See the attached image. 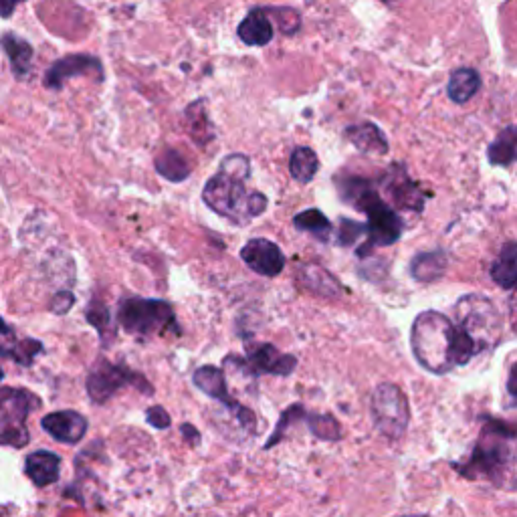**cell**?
Here are the masks:
<instances>
[{
  "instance_id": "cell-32",
  "label": "cell",
  "mask_w": 517,
  "mask_h": 517,
  "mask_svg": "<svg viewBox=\"0 0 517 517\" xmlns=\"http://www.w3.org/2000/svg\"><path fill=\"white\" fill-rule=\"evenodd\" d=\"M146 419H148V423H150L152 427H156V429H168V427H170V415H168V412H166L162 406H152V408H148Z\"/></svg>"
},
{
  "instance_id": "cell-16",
  "label": "cell",
  "mask_w": 517,
  "mask_h": 517,
  "mask_svg": "<svg viewBox=\"0 0 517 517\" xmlns=\"http://www.w3.org/2000/svg\"><path fill=\"white\" fill-rule=\"evenodd\" d=\"M237 35L249 47L269 45L273 35H275V29H273V23H271V17H269L267 9H259V7L253 9L241 21V25L237 29Z\"/></svg>"
},
{
  "instance_id": "cell-30",
  "label": "cell",
  "mask_w": 517,
  "mask_h": 517,
  "mask_svg": "<svg viewBox=\"0 0 517 517\" xmlns=\"http://www.w3.org/2000/svg\"><path fill=\"white\" fill-rule=\"evenodd\" d=\"M309 427L320 437V439H328V441H336L340 439V427L332 417H312L309 421Z\"/></svg>"
},
{
  "instance_id": "cell-6",
  "label": "cell",
  "mask_w": 517,
  "mask_h": 517,
  "mask_svg": "<svg viewBox=\"0 0 517 517\" xmlns=\"http://www.w3.org/2000/svg\"><path fill=\"white\" fill-rule=\"evenodd\" d=\"M120 326L138 338H150L168 330L178 332L172 307L162 299L126 297L118 309Z\"/></svg>"
},
{
  "instance_id": "cell-24",
  "label": "cell",
  "mask_w": 517,
  "mask_h": 517,
  "mask_svg": "<svg viewBox=\"0 0 517 517\" xmlns=\"http://www.w3.org/2000/svg\"><path fill=\"white\" fill-rule=\"evenodd\" d=\"M299 281L307 289H312L314 293H320V295L336 297L340 293L338 281L326 269H322L318 265H303L299 269Z\"/></svg>"
},
{
  "instance_id": "cell-23",
  "label": "cell",
  "mask_w": 517,
  "mask_h": 517,
  "mask_svg": "<svg viewBox=\"0 0 517 517\" xmlns=\"http://www.w3.org/2000/svg\"><path fill=\"white\" fill-rule=\"evenodd\" d=\"M318 170H320V160H318V154L312 148L299 146L291 152L289 172H291L293 180H297L301 184H307V182H312L316 178Z\"/></svg>"
},
{
  "instance_id": "cell-35",
  "label": "cell",
  "mask_w": 517,
  "mask_h": 517,
  "mask_svg": "<svg viewBox=\"0 0 517 517\" xmlns=\"http://www.w3.org/2000/svg\"><path fill=\"white\" fill-rule=\"evenodd\" d=\"M0 338H13V330L7 326L3 318H0Z\"/></svg>"
},
{
  "instance_id": "cell-21",
  "label": "cell",
  "mask_w": 517,
  "mask_h": 517,
  "mask_svg": "<svg viewBox=\"0 0 517 517\" xmlns=\"http://www.w3.org/2000/svg\"><path fill=\"white\" fill-rule=\"evenodd\" d=\"M479 89H481V77L475 69L461 67V69L453 71L449 77L447 93L455 103H459V106L461 103H467L469 99H473Z\"/></svg>"
},
{
  "instance_id": "cell-10",
  "label": "cell",
  "mask_w": 517,
  "mask_h": 517,
  "mask_svg": "<svg viewBox=\"0 0 517 517\" xmlns=\"http://www.w3.org/2000/svg\"><path fill=\"white\" fill-rule=\"evenodd\" d=\"M192 380H194V384H196L204 394H209L211 398H215V400L223 402L225 406H229L233 412H237V417H239L243 423H247L251 429L255 427V417L251 415V412H249L245 406H241L235 398H231L229 386H227V380H225V374H223L219 368H215V366H202V368H198V370L194 372Z\"/></svg>"
},
{
  "instance_id": "cell-12",
  "label": "cell",
  "mask_w": 517,
  "mask_h": 517,
  "mask_svg": "<svg viewBox=\"0 0 517 517\" xmlns=\"http://www.w3.org/2000/svg\"><path fill=\"white\" fill-rule=\"evenodd\" d=\"M382 186L392 200L394 206L406 211H423V194L421 188L408 178V174L402 168H392L384 178Z\"/></svg>"
},
{
  "instance_id": "cell-2",
  "label": "cell",
  "mask_w": 517,
  "mask_h": 517,
  "mask_svg": "<svg viewBox=\"0 0 517 517\" xmlns=\"http://www.w3.org/2000/svg\"><path fill=\"white\" fill-rule=\"evenodd\" d=\"M410 346L419 364L433 374H447L477 356L463 332L439 312L417 316L410 332Z\"/></svg>"
},
{
  "instance_id": "cell-13",
  "label": "cell",
  "mask_w": 517,
  "mask_h": 517,
  "mask_svg": "<svg viewBox=\"0 0 517 517\" xmlns=\"http://www.w3.org/2000/svg\"><path fill=\"white\" fill-rule=\"evenodd\" d=\"M101 75V63L99 59L91 55H67L59 61H55L45 75V85L49 89H61L65 81L79 75Z\"/></svg>"
},
{
  "instance_id": "cell-26",
  "label": "cell",
  "mask_w": 517,
  "mask_h": 517,
  "mask_svg": "<svg viewBox=\"0 0 517 517\" xmlns=\"http://www.w3.org/2000/svg\"><path fill=\"white\" fill-rule=\"evenodd\" d=\"M515 144H517V136H515V126H507L505 130L499 132V136L493 140V144L489 146L487 154H489V162L493 166H501V168H509L515 162Z\"/></svg>"
},
{
  "instance_id": "cell-27",
  "label": "cell",
  "mask_w": 517,
  "mask_h": 517,
  "mask_svg": "<svg viewBox=\"0 0 517 517\" xmlns=\"http://www.w3.org/2000/svg\"><path fill=\"white\" fill-rule=\"evenodd\" d=\"M156 170L170 182H184L190 176V166L176 150H166L156 158Z\"/></svg>"
},
{
  "instance_id": "cell-29",
  "label": "cell",
  "mask_w": 517,
  "mask_h": 517,
  "mask_svg": "<svg viewBox=\"0 0 517 517\" xmlns=\"http://www.w3.org/2000/svg\"><path fill=\"white\" fill-rule=\"evenodd\" d=\"M364 233H366V225L350 221V219H342L336 243L342 245V247H352Z\"/></svg>"
},
{
  "instance_id": "cell-3",
  "label": "cell",
  "mask_w": 517,
  "mask_h": 517,
  "mask_svg": "<svg viewBox=\"0 0 517 517\" xmlns=\"http://www.w3.org/2000/svg\"><path fill=\"white\" fill-rule=\"evenodd\" d=\"M338 192L348 204H352L354 209H358L368 217V223H366L368 243L358 249L360 257L368 255L376 247H390L402 237L404 233L402 219L396 215V211L390 204L382 200L378 190L368 180L358 176L342 178L338 182Z\"/></svg>"
},
{
  "instance_id": "cell-8",
  "label": "cell",
  "mask_w": 517,
  "mask_h": 517,
  "mask_svg": "<svg viewBox=\"0 0 517 517\" xmlns=\"http://www.w3.org/2000/svg\"><path fill=\"white\" fill-rule=\"evenodd\" d=\"M370 410L376 429L384 437L396 441L406 433L410 421L408 400L396 384H380L372 392Z\"/></svg>"
},
{
  "instance_id": "cell-5",
  "label": "cell",
  "mask_w": 517,
  "mask_h": 517,
  "mask_svg": "<svg viewBox=\"0 0 517 517\" xmlns=\"http://www.w3.org/2000/svg\"><path fill=\"white\" fill-rule=\"evenodd\" d=\"M511 443L513 431L509 427L503 423H487L481 431V439L473 451V457L459 471L471 479H489L493 483L503 481V473L511 463Z\"/></svg>"
},
{
  "instance_id": "cell-11",
  "label": "cell",
  "mask_w": 517,
  "mask_h": 517,
  "mask_svg": "<svg viewBox=\"0 0 517 517\" xmlns=\"http://www.w3.org/2000/svg\"><path fill=\"white\" fill-rule=\"evenodd\" d=\"M241 259L251 271L263 277H275L285 267L283 251L269 239H251L241 249Z\"/></svg>"
},
{
  "instance_id": "cell-4",
  "label": "cell",
  "mask_w": 517,
  "mask_h": 517,
  "mask_svg": "<svg viewBox=\"0 0 517 517\" xmlns=\"http://www.w3.org/2000/svg\"><path fill=\"white\" fill-rule=\"evenodd\" d=\"M463 336L471 342L475 354L497 346L503 330V320L495 303L479 293L463 295L455 303V322Z\"/></svg>"
},
{
  "instance_id": "cell-18",
  "label": "cell",
  "mask_w": 517,
  "mask_h": 517,
  "mask_svg": "<svg viewBox=\"0 0 517 517\" xmlns=\"http://www.w3.org/2000/svg\"><path fill=\"white\" fill-rule=\"evenodd\" d=\"M348 140L364 154H374V156H386L390 146L386 142V136L382 134V130L370 122L360 124V126H352L346 130Z\"/></svg>"
},
{
  "instance_id": "cell-37",
  "label": "cell",
  "mask_w": 517,
  "mask_h": 517,
  "mask_svg": "<svg viewBox=\"0 0 517 517\" xmlns=\"http://www.w3.org/2000/svg\"><path fill=\"white\" fill-rule=\"evenodd\" d=\"M410 517H421V515H410Z\"/></svg>"
},
{
  "instance_id": "cell-20",
  "label": "cell",
  "mask_w": 517,
  "mask_h": 517,
  "mask_svg": "<svg viewBox=\"0 0 517 517\" xmlns=\"http://www.w3.org/2000/svg\"><path fill=\"white\" fill-rule=\"evenodd\" d=\"M447 271V255L443 251L421 253L410 263V275L421 283H433Z\"/></svg>"
},
{
  "instance_id": "cell-34",
  "label": "cell",
  "mask_w": 517,
  "mask_h": 517,
  "mask_svg": "<svg viewBox=\"0 0 517 517\" xmlns=\"http://www.w3.org/2000/svg\"><path fill=\"white\" fill-rule=\"evenodd\" d=\"M21 3H25V0H0V17H3V19L13 17L15 9H17Z\"/></svg>"
},
{
  "instance_id": "cell-7",
  "label": "cell",
  "mask_w": 517,
  "mask_h": 517,
  "mask_svg": "<svg viewBox=\"0 0 517 517\" xmlns=\"http://www.w3.org/2000/svg\"><path fill=\"white\" fill-rule=\"evenodd\" d=\"M39 398L25 388H0V445L23 449L29 445L27 419Z\"/></svg>"
},
{
  "instance_id": "cell-36",
  "label": "cell",
  "mask_w": 517,
  "mask_h": 517,
  "mask_svg": "<svg viewBox=\"0 0 517 517\" xmlns=\"http://www.w3.org/2000/svg\"><path fill=\"white\" fill-rule=\"evenodd\" d=\"M382 3H384L386 7H396L398 3H402V0H382Z\"/></svg>"
},
{
  "instance_id": "cell-15",
  "label": "cell",
  "mask_w": 517,
  "mask_h": 517,
  "mask_svg": "<svg viewBox=\"0 0 517 517\" xmlns=\"http://www.w3.org/2000/svg\"><path fill=\"white\" fill-rule=\"evenodd\" d=\"M255 374H277V376H287L295 370L297 360L289 354H281L275 346L271 344H257L249 348L247 354V364Z\"/></svg>"
},
{
  "instance_id": "cell-17",
  "label": "cell",
  "mask_w": 517,
  "mask_h": 517,
  "mask_svg": "<svg viewBox=\"0 0 517 517\" xmlns=\"http://www.w3.org/2000/svg\"><path fill=\"white\" fill-rule=\"evenodd\" d=\"M61 457L51 451L31 453L25 461V473L37 487L53 485L59 479Z\"/></svg>"
},
{
  "instance_id": "cell-25",
  "label": "cell",
  "mask_w": 517,
  "mask_h": 517,
  "mask_svg": "<svg viewBox=\"0 0 517 517\" xmlns=\"http://www.w3.org/2000/svg\"><path fill=\"white\" fill-rule=\"evenodd\" d=\"M293 225H295L297 231L309 233L312 237H316L318 241H330V237L334 233V227H332L330 219L318 209H307V211L295 215Z\"/></svg>"
},
{
  "instance_id": "cell-19",
  "label": "cell",
  "mask_w": 517,
  "mask_h": 517,
  "mask_svg": "<svg viewBox=\"0 0 517 517\" xmlns=\"http://www.w3.org/2000/svg\"><path fill=\"white\" fill-rule=\"evenodd\" d=\"M0 47L5 49V53H7L9 61H11L13 73L19 79L27 77L29 71H31V65H33V47L25 39H21V37H17L13 33L3 35V39H0Z\"/></svg>"
},
{
  "instance_id": "cell-28",
  "label": "cell",
  "mask_w": 517,
  "mask_h": 517,
  "mask_svg": "<svg viewBox=\"0 0 517 517\" xmlns=\"http://www.w3.org/2000/svg\"><path fill=\"white\" fill-rule=\"evenodd\" d=\"M269 17H273L281 29V33L285 35H293L299 31L301 19L293 9H267Z\"/></svg>"
},
{
  "instance_id": "cell-31",
  "label": "cell",
  "mask_w": 517,
  "mask_h": 517,
  "mask_svg": "<svg viewBox=\"0 0 517 517\" xmlns=\"http://www.w3.org/2000/svg\"><path fill=\"white\" fill-rule=\"evenodd\" d=\"M87 320L97 328V330H103V326H108L110 322V314L108 309L99 305V303H93L89 309H87Z\"/></svg>"
},
{
  "instance_id": "cell-1",
  "label": "cell",
  "mask_w": 517,
  "mask_h": 517,
  "mask_svg": "<svg viewBox=\"0 0 517 517\" xmlns=\"http://www.w3.org/2000/svg\"><path fill=\"white\" fill-rule=\"evenodd\" d=\"M251 176V162L243 154H231L221 162L219 172L206 180L202 190V200L211 211L233 221L249 223L251 219L261 217L269 200L263 192L247 190V180Z\"/></svg>"
},
{
  "instance_id": "cell-33",
  "label": "cell",
  "mask_w": 517,
  "mask_h": 517,
  "mask_svg": "<svg viewBox=\"0 0 517 517\" xmlns=\"http://www.w3.org/2000/svg\"><path fill=\"white\" fill-rule=\"evenodd\" d=\"M73 303H75L73 293H69V291H59V293L53 297V301H51V312L63 316V314H67L69 309L73 307Z\"/></svg>"
},
{
  "instance_id": "cell-22",
  "label": "cell",
  "mask_w": 517,
  "mask_h": 517,
  "mask_svg": "<svg viewBox=\"0 0 517 517\" xmlns=\"http://www.w3.org/2000/svg\"><path fill=\"white\" fill-rule=\"evenodd\" d=\"M515 259H517V247H515V243H507L491 265V277L503 289L515 287V281H517V261Z\"/></svg>"
},
{
  "instance_id": "cell-14",
  "label": "cell",
  "mask_w": 517,
  "mask_h": 517,
  "mask_svg": "<svg viewBox=\"0 0 517 517\" xmlns=\"http://www.w3.org/2000/svg\"><path fill=\"white\" fill-rule=\"evenodd\" d=\"M43 429L59 443L65 445H75L79 443L85 433H87V421L83 415L75 410H59V412H51L43 421H41Z\"/></svg>"
},
{
  "instance_id": "cell-9",
  "label": "cell",
  "mask_w": 517,
  "mask_h": 517,
  "mask_svg": "<svg viewBox=\"0 0 517 517\" xmlns=\"http://www.w3.org/2000/svg\"><path fill=\"white\" fill-rule=\"evenodd\" d=\"M130 382H136L142 392L152 394L150 384L140 374H136L124 366H116L108 360H99L87 376V392L93 402L101 404V402L110 400L122 386L130 384Z\"/></svg>"
}]
</instances>
